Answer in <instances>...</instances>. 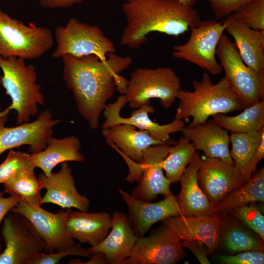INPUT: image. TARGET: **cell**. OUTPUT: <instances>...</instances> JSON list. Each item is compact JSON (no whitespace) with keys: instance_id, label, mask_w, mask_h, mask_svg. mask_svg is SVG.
Segmentation results:
<instances>
[{"instance_id":"6da1fadb","label":"cell","mask_w":264,"mask_h":264,"mask_svg":"<svg viewBox=\"0 0 264 264\" xmlns=\"http://www.w3.org/2000/svg\"><path fill=\"white\" fill-rule=\"evenodd\" d=\"M62 58L63 78L72 93L77 109L90 128L96 130L100 115L115 90L125 94L128 81L120 74L132 60L115 53L106 59L95 55H66Z\"/></svg>"},{"instance_id":"7a4b0ae2","label":"cell","mask_w":264,"mask_h":264,"mask_svg":"<svg viewBox=\"0 0 264 264\" xmlns=\"http://www.w3.org/2000/svg\"><path fill=\"white\" fill-rule=\"evenodd\" d=\"M126 24L120 43L137 49L157 32L178 36L201 21L198 12L179 0H133L122 5Z\"/></svg>"},{"instance_id":"3957f363","label":"cell","mask_w":264,"mask_h":264,"mask_svg":"<svg viewBox=\"0 0 264 264\" xmlns=\"http://www.w3.org/2000/svg\"><path fill=\"white\" fill-rule=\"evenodd\" d=\"M193 91L181 89L177 99L179 103L174 119L193 118L190 127L206 122L214 115L242 110L244 106L225 76L214 84L208 72L202 74L200 81L192 82Z\"/></svg>"},{"instance_id":"277c9868","label":"cell","mask_w":264,"mask_h":264,"mask_svg":"<svg viewBox=\"0 0 264 264\" xmlns=\"http://www.w3.org/2000/svg\"><path fill=\"white\" fill-rule=\"evenodd\" d=\"M0 68L3 73L0 83L11 99V105L0 111V114L8 115L14 110L17 112V124L29 122L31 117L39 113L38 105L44 104L35 66L26 64L22 58L0 57Z\"/></svg>"},{"instance_id":"5b68a950","label":"cell","mask_w":264,"mask_h":264,"mask_svg":"<svg viewBox=\"0 0 264 264\" xmlns=\"http://www.w3.org/2000/svg\"><path fill=\"white\" fill-rule=\"evenodd\" d=\"M54 42L48 28L26 25L0 9V57L38 59L52 48Z\"/></svg>"},{"instance_id":"8992f818","label":"cell","mask_w":264,"mask_h":264,"mask_svg":"<svg viewBox=\"0 0 264 264\" xmlns=\"http://www.w3.org/2000/svg\"><path fill=\"white\" fill-rule=\"evenodd\" d=\"M181 80L169 67L138 68L132 72L125 92L131 108L136 109L157 98L164 109L171 108L177 99Z\"/></svg>"},{"instance_id":"52a82bcc","label":"cell","mask_w":264,"mask_h":264,"mask_svg":"<svg viewBox=\"0 0 264 264\" xmlns=\"http://www.w3.org/2000/svg\"><path fill=\"white\" fill-rule=\"evenodd\" d=\"M54 35L56 47L52 56L55 59L66 55L75 57L95 55L106 59L116 51L113 42L99 26L76 18L70 19L65 26H56Z\"/></svg>"},{"instance_id":"ba28073f","label":"cell","mask_w":264,"mask_h":264,"mask_svg":"<svg viewBox=\"0 0 264 264\" xmlns=\"http://www.w3.org/2000/svg\"><path fill=\"white\" fill-rule=\"evenodd\" d=\"M216 54L224 76L244 109L264 100V73L247 66L235 43L224 33L218 44Z\"/></svg>"},{"instance_id":"9c48e42d","label":"cell","mask_w":264,"mask_h":264,"mask_svg":"<svg viewBox=\"0 0 264 264\" xmlns=\"http://www.w3.org/2000/svg\"><path fill=\"white\" fill-rule=\"evenodd\" d=\"M190 29L188 40L183 44L175 45L172 56L193 63L210 75L220 74L223 69L216 59V51L225 30L222 22L216 19L201 21Z\"/></svg>"},{"instance_id":"30bf717a","label":"cell","mask_w":264,"mask_h":264,"mask_svg":"<svg viewBox=\"0 0 264 264\" xmlns=\"http://www.w3.org/2000/svg\"><path fill=\"white\" fill-rule=\"evenodd\" d=\"M5 249L0 253V264H29L45 250V244L30 222L22 215L10 211L1 230Z\"/></svg>"},{"instance_id":"8fae6325","label":"cell","mask_w":264,"mask_h":264,"mask_svg":"<svg viewBox=\"0 0 264 264\" xmlns=\"http://www.w3.org/2000/svg\"><path fill=\"white\" fill-rule=\"evenodd\" d=\"M10 211L18 213L31 223L45 244L44 252L53 253L68 249L75 242L68 234L66 226L67 209L56 213L21 200Z\"/></svg>"},{"instance_id":"7c38bea8","label":"cell","mask_w":264,"mask_h":264,"mask_svg":"<svg viewBox=\"0 0 264 264\" xmlns=\"http://www.w3.org/2000/svg\"><path fill=\"white\" fill-rule=\"evenodd\" d=\"M173 140L153 145L145 150L142 155V162L136 163L134 172L138 184L132 190L134 198L152 202L158 195L165 197L173 194L171 183L163 173L162 162L168 154Z\"/></svg>"},{"instance_id":"4fadbf2b","label":"cell","mask_w":264,"mask_h":264,"mask_svg":"<svg viewBox=\"0 0 264 264\" xmlns=\"http://www.w3.org/2000/svg\"><path fill=\"white\" fill-rule=\"evenodd\" d=\"M186 256L176 235L163 225L148 237L137 238L130 256L123 264H174Z\"/></svg>"},{"instance_id":"5bb4252c","label":"cell","mask_w":264,"mask_h":264,"mask_svg":"<svg viewBox=\"0 0 264 264\" xmlns=\"http://www.w3.org/2000/svg\"><path fill=\"white\" fill-rule=\"evenodd\" d=\"M8 115L0 114V155L24 145L29 146L31 154L43 151L52 136L54 127L60 122L52 118L48 110L41 111L34 121L16 127H5Z\"/></svg>"},{"instance_id":"9a60e30c","label":"cell","mask_w":264,"mask_h":264,"mask_svg":"<svg viewBox=\"0 0 264 264\" xmlns=\"http://www.w3.org/2000/svg\"><path fill=\"white\" fill-rule=\"evenodd\" d=\"M127 103L125 95L122 94L114 102L107 105L103 111L105 120L102 126V130L117 124H128L140 130L148 131L154 139L165 143L170 140L171 134L181 132L185 126L184 121L181 120L174 119L164 125L154 122L149 115V113L154 112V107L150 104L134 109L129 117H122L121 110Z\"/></svg>"},{"instance_id":"2e32d148","label":"cell","mask_w":264,"mask_h":264,"mask_svg":"<svg viewBox=\"0 0 264 264\" xmlns=\"http://www.w3.org/2000/svg\"><path fill=\"white\" fill-rule=\"evenodd\" d=\"M198 180L203 193L215 207L229 193L246 182L234 164L206 156L201 157Z\"/></svg>"},{"instance_id":"e0dca14e","label":"cell","mask_w":264,"mask_h":264,"mask_svg":"<svg viewBox=\"0 0 264 264\" xmlns=\"http://www.w3.org/2000/svg\"><path fill=\"white\" fill-rule=\"evenodd\" d=\"M225 215L171 217L162 221L180 241H198L206 246L208 255L212 254L220 244Z\"/></svg>"},{"instance_id":"ac0fdd59","label":"cell","mask_w":264,"mask_h":264,"mask_svg":"<svg viewBox=\"0 0 264 264\" xmlns=\"http://www.w3.org/2000/svg\"><path fill=\"white\" fill-rule=\"evenodd\" d=\"M118 192L127 205L129 221L138 238L144 237L157 222L181 215L177 197L173 194L152 202L137 200L121 188Z\"/></svg>"},{"instance_id":"d6986e66","label":"cell","mask_w":264,"mask_h":264,"mask_svg":"<svg viewBox=\"0 0 264 264\" xmlns=\"http://www.w3.org/2000/svg\"><path fill=\"white\" fill-rule=\"evenodd\" d=\"M38 178L46 190L42 198V204L52 203L62 209L74 208L81 211L88 210L89 200L77 190L71 168L67 162L62 163L58 173H52L48 176L42 173Z\"/></svg>"},{"instance_id":"ffe728a7","label":"cell","mask_w":264,"mask_h":264,"mask_svg":"<svg viewBox=\"0 0 264 264\" xmlns=\"http://www.w3.org/2000/svg\"><path fill=\"white\" fill-rule=\"evenodd\" d=\"M200 162L199 153L197 151L179 179L181 189L177 200L181 216L189 217L218 214L216 207L209 201L198 184V172Z\"/></svg>"},{"instance_id":"44dd1931","label":"cell","mask_w":264,"mask_h":264,"mask_svg":"<svg viewBox=\"0 0 264 264\" xmlns=\"http://www.w3.org/2000/svg\"><path fill=\"white\" fill-rule=\"evenodd\" d=\"M111 218V229L107 236L98 245L88 249L91 254L98 251L104 253L109 264H123L130 256L138 238L126 214L115 212Z\"/></svg>"},{"instance_id":"7402d4cb","label":"cell","mask_w":264,"mask_h":264,"mask_svg":"<svg viewBox=\"0 0 264 264\" xmlns=\"http://www.w3.org/2000/svg\"><path fill=\"white\" fill-rule=\"evenodd\" d=\"M224 29L235 40L243 62L264 73V32L255 30L242 22L234 14L222 21Z\"/></svg>"},{"instance_id":"603a6c76","label":"cell","mask_w":264,"mask_h":264,"mask_svg":"<svg viewBox=\"0 0 264 264\" xmlns=\"http://www.w3.org/2000/svg\"><path fill=\"white\" fill-rule=\"evenodd\" d=\"M227 132L210 120L193 127L185 126L181 132L197 150L202 151L206 156L234 164L230 154V136Z\"/></svg>"},{"instance_id":"cb8c5ba5","label":"cell","mask_w":264,"mask_h":264,"mask_svg":"<svg viewBox=\"0 0 264 264\" xmlns=\"http://www.w3.org/2000/svg\"><path fill=\"white\" fill-rule=\"evenodd\" d=\"M67 209L66 226L69 235L80 243L94 246L109 234L111 226V216L107 212L88 213Z\"/></svg>"},{"instance_id":"d4e9b609","label":"cell","mask_w":264,"mask_h":264,"mask_svg":"<svg viewBox=\"0 0 264 264\" xmlns=\"http://www.w3.org/2000/svg\"><path fill=\"white\" fill-rule=\"evenodd\" d=\"M81 148L80 140L74 135L60 139L52 136L46 148L41 152L30 154L29 159L35 168H40L48 176L60 163L67 161L84 162L86 158L80 152Z\"/></svg>"},{"instance_id":"484cf974","label":"cell","mask_w":264,"mask_h":264,"mask_svg":"<svg viewBox=\"0 0 264 264\" xmlns=\"http://www.w3.org/2000/svg\"><path fill=\"white\" fill-rule=\"evenodd\" d=\"M102 133L108 144L137 163L142 162L143 153L148 148L164 143L154 139L148 131L136 130L128 124L103 129Z\"/></svg>"},{"instance_id":"4316f807","label":"cell","mask_w":264,"mask_h":264,"mask_svg":"<svg viewBox=\"0 0 264 264\" xmlns=\"http://www.w3.org/2000/svg\"><path fill=\"white\" fill-rule=\"evenodd\" d=\"M264 201V167L257 169L242 186L226 195L216 206L217 213L226 215L242 205Z\"/></svg>"},{"instance_id":"83f0119b","label":"cell","mask_w":264,"mask_h":264,"mask_svg":"<svg viewBox=\"0 0 264 264\" xmlns=\"http://www.w3.org/2000/svg\"><path fill=\"white\" fill-rule=\"evenodd\" d=\"M235 116L217 114L213 120L231 132L246 133L259 131L264 128V100L246 108Z\"/></svg>"},{"instance_id":"f1b7e54d","label":"cell","mask_w":264,"mask_h":264,"mask_svg":"<svg viewBox=\"0 0 264 264\" xmlns=\"http://www.w3.org/2000/svg\"><path fill=\"white\" fill-rule=\"evenodd\" d=\"M263 241L245 230L237 221L225 215L220 243L229 253L245 251H264Z\"/></svg>"},{"instance_id":"f546056e","label":"cell","mask_w":264,"mask_h":264,"mask_svg":"<svg viewBox=\"0 0 264 264\" xmlns=\"http://www.w3.org/2000/svg\"><path fill=\"white\" fill-rule=\"evenodd\" d=\"M196 151L194 145L183 136L174 146H170L168 154L162 162V167L165 176L171 184L179 181Z\"/></svg>"},{"instance_id":"4dcf8cb0","label":"cell","mask_w":264,"mask_h":264,"mask_svg":"<svg viewBox=\"0 0 264 264\" xmlns=\"http://www.w3.org/2000/svg\"><path fill=\"white\" fill-rule=\"evenodd\" d=\"M4 193L19 197L29 204L41 206L40 191L42 182L34 173V168L22 171L10 181L3 184Z\"/></svg>"},{"instance_id":"1f68e13d","label":"cell","mask_w":264,"mask_h":264,"mask_svg":"<svg viewBox=\"0 0 264 264\" xmlns=\"http://www.w3.org/2000/svg\"><path fill=\"white\" fill-rule=\"evenodd\" d=\"M230 154L235 167L242 175L248 162L264 138V128L246 133L231 132Z\"/></svg>"},{"instance_id":"d6a6232c","label":"cell","mask_w":264,"mask_h":264,"mask_svg":"<svg viewBox=\"0 0 264 264\" xmlns=\"http://www.w3.org/2000/svg\"><path fill=\"white\" fill-rule=\"evenodd\" d=\"M30 154L13 149L9 151L4 161L0 164V183L4 184L23 170L33 168L29 161Z\"/></svg>"},{"instance_id":"836d02e7","label":"cell","mask_w":264,"mask_h":264,"mask_svg":"<svg viewBox=\"0 0 264 264\" xmlns=\"http://www.w3.org/2000/svg\"><path fill=\"white\" fill-rule=\"evenodd\" d=\"M228 213L250 228L264 241V217L258 208L245 204L230 210Z\"/></svg>"},{"instance_id":"e575fe53","label":"cell","mask_w":264,"mask_h":264,"mask_svg":"<svg viewBox=\"0 0 264 264\" xmlns=\"http://www.w3.org/2000/svg\"><path fill=\"white\" fill-rule=\"evenodd\" d=\"M234 14L250 28L264 32V0H254Z\"/></svg>"},{"instance_id":"d590c367","label":"cell","mask_w":264,"mask_h":264,"mask_svg":"<svg viewBox=\"0 0 264 264\" xmlns=\"http://www.w3.org/2000/svg\"><path fill=\"white\" fill-rule=\"evenodd\" d=\"M91 255L90 252L88 249L82 247L79 243L65 250L48 254L42 252L35 257L29 264H56L67 256L75 255L90 257Z\"/></svg>"},{"instance_id":"8d00e7d4","label":"cell","mask_w":264,"mask_h":264,"mask_svg":"<svg viewBox=\"0 0 264 264\" xmlns=\"http://www.w3.org/2000/svg\"><path fill=\"white\" fill-rule=\"evenodd\" d=\"M216 20L225 19L254 0H207Z\"/></svg>"},{"instance_id":"74e56055","label":"cell","mask_w":264,"mask_h":264,"mask_svg":"<svg viewBox=\"0 0 264 264\" xmlns=\"http://www.w3.org/2000/svg\"><path fill=\"white\" fill-rule=\"evenodd\" d=\"M217 259L223 264H263L264 251H245L234 255H218Z\"/></svg>"},{"instance_id":"f35d334b","label":"cell","mask_w":264,"mask_h":264,"mask_svg":"<svg viewBox=\"0 0 264 264\" xmlns=\"http://www.w3.org/2000/svg\"><path fill=\"white\" fill-rule=\"evenodd\" d=\"M182 247L189 249L201 264H209L211 263L207 258L208 250L206 245L202 242L198 241H180Z\"/></svg>"},{"instance_id":"ab89813d","label":"cell","mask_w":264,"mask_h":264,"mask_svg":"<svg viewBox=\"0 0 264 264\" xmlns=\"http://www.w3.org/2000/svg\"><path fill=\"white\" fill-rule=\"evenodd\" d=\"M264 157V138L262 139L260 145L255 153L246 165L242 174L245 181H247L251 177L253 173L256 169L259 162Z\"/></svg>"},{"instance_id":"60d3db41","label":"cell","mask_w":264,"mask_h":264,"mask_svg":"<svg viewBox=\"0 0 264 264\" xmlns=\"http://www.w3.org/2000/svg\"><path fill=\"white\" fill-rule=\"evenodd\" d=\"M3 192H0V225L7 214L21 200L19 197L14 195H10L9 197L5 198L3 197ZM1 248L0 244V253Z\"/></svg>"},{"instance_id":"b9f144b4","label":"cell","mask_w":264,"mask_h":264,"mask_svg":"<svg viewBox=\"0 0 264 264\" xmlns=\"http://www.w3.org/2000/svg\"><path fill=\"white\" fill-rule=\"evenodd\" d=\"M86 0H39L40 5L46 9H58L69 7L79 4Z\"/></svg>"},{"instance_id":"7bdbcfd3","label":"cell","mask_w":264,"mask_h":264,"mask_svg":"<svg viewBox=\"0 0 264 264\" xmlns=\"http://www.w3.org/2000/svg\"><path fill=\"white\" fill-rule=\"evenodd\" d=\"M90 259L81 264H109L106 255L102 252H95L91 254Z\"/></svg>"},{"instance_id":"ee69618b","label":"cell","mask_w":264,"mask_h":264,"mask_svg":"<svg viewBox=\"0 0 264 264\" xmlns=\"http://www.w3.org/2000/svg\"><path fill=\"white\" fill-rule=\"evenodd\" d=\"M133 0H127V1H132ZM186 5L193 7L197 3V0H179Z\"/></svg>"}]
</instances>
